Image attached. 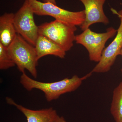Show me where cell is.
Listing matches in <instances>:
<instances>
[{"label": "cell", "mask_w": 122, "mask_h": 122, "mask_svg": "<svg viewBox=\"0 0 122 122\" xmlns=\"http://www.w3.org/2000/svg\"><path fill=\"white\" fill-rule=\"evenodd\" d=\"M111 10L120 18V25L115 38L104 49L100 61L91 71L92 73L108 72L113 65L118 55H120L122 48V10L118 12L113 9Z\"/></svg>", "instance_id": "obj_7"}, {"label": "cell", "mask_w": 122, "mask_h": 122, "mask_svg": "<svg viewBox=\"0 0 122 122\" xmlns=\"http://www.w3.org/2000/svg\"><path fill=\"white\" fill-rule=\"evenodd\" d=\"M77 30L75 25L56 20L38 26L39 35L50 39L66 52L73 46L76 36L75 33Z\"/></svg>", "instance_id": "obj_3"}, {"label": "cell", "mask_w": 122, "mask_h": 122, "mask_svg": "<svg viewBox=\"0 0 122 122\" xmlns=\"http://www.w3.org/2000/svg\"><path fill=\"white\" fill-rule=\"evenodd\" d=\"M42 1L44 2H50L53 4L56 5V0H42Z\"/></svg>", "instance_id": "obj_15"}, {"label": "cell", "mask_w": 122, "mask_h": 122, "mask_svg": "<svg viewBox=\"0 0 122 122\" xmlns=\"http://www.w3.org/2000/svg\"><path fill=\"white\" fill-rule=\"evenodd\" d=\"M54 122H66L65 119L62 116H60L58 115Z\"/></svg>", "instance_id": "obj_14"}, {"label": "cell", "mask_w": 122, "mask_h": 122, "mask_svg": "<svg viewBox=\"0 0 122 122\" xmlns=\"http://www.w3.org/2000/svg\"><path fill=\"white\" fill-rule=\"evenodd\" d=\"M15 66L8 51V48L0 43V69L7 70Z\"/></svg>", "instance_id": "obj_13"}, {"label": "cell", "mask_w": 122, "mask_h": 122, "mask_svg": "<svg viewBox=\"0 0 122 122\" xmlns=\"http://www.w3.org/2000/svg\"><path fill=\"white\" fill-rule=\"evenodd\" d=\"M35 14L28 0L14 14V23L18 34L32 45L35 46L38 35V26L36 25Z\"/></svg>", "instance_id": "obj_6"}, {"label": "cell", "mask_w": 122, "mask_h": 122, "mask_svg": "<svg viewBox=\"0 0 122 122\" xmlns=\"http://www.w3.org/2000/svg\"><path fill=\"white\" fill-rule=\"evenodd\" d=\"M90 72L83 77L74 75L71 78H65L54 82H45L36 81L22 73L20 83L27 91L37 89L43 92L48 102L56 100L63 94L74 91L78 89L83 81L92 74Z\"/></svg>", "instance_id": "obj_1"}, {"label": "cell", "mask_w": 122, "mask_h": 122, "mask_svg": "<svg viewBox=\"0 0 122 122\" xmlns=\"http://www.w3.org/2000/svg\"><path fill=\"white\" fill-rule=\"evenodd\" d=\"M120 55H121L122 56V49H121V51H120ZM121 72H122V69H121Z\"/></svg>", "instance_id": "obj_16"}, {"label": "cell", "mask_w": 122, "mask_h": 122, "mask_svg": "<svg viewBox=\"0 0 122 122\" xmlns=\"http://www.w3.org/2000/svg\"><path fill=\"white\" fill-rule=\"evenodd\" d=\"M8 51L15 65L20 72L28 70L35 78L37 77L38 60L35 46L29 43L19 34H17Z\"/></svg>", "instance_id": "obj_2"}, {"label": "cell", "mask_w": 122, "mask_h": 122, "mask_svg": "<svg viewBox=\"0 0 122 122\" xmlns=\"http://www.w3.org/2000/svg\"><path fill=\"white\" fill-rule=\"evenodd\" d=\"M34 13L39 16H48L55 20L80 26L85 19V10L72 12L58 7L50 2H44L38 0H28Z\"/></svg>", "instance_id": "obj_5"}, {"label": "cell", "mask_w": 122, "mask_h": 122, "mask_svg": "<svg viewBox=\"0 0 122 122\" xmlns=\"http://www.w3.org/2000/svg\"><path fill=\"white\" fill-rule=\"evenodd\" d=\"M85 7V19L80 26L83 31L89 28L90 26L97 23L109 24L108 18L104 13L103 6L106 0H79Z\"/></svg>", "instance_id": "obj_8"}, {"label": "cell", "mask_w": 122, "mask_h": 122, "mask_svg": "<svg viewBox=\"0 0 122 122\" xmlns=\"http://www.w3.org/2000/svg\"><path fill=\"white\" fill-rule=\"evenodd\" d=\"M75 36L76 44H81L87 50L91 61L98 62L101 59L105 44L116 34L117 30L113 27L107 29L106 32L97 33L89 28Z\"/></svg>", "instance_id": "obj_4"}, {"label": "cell", "mask_w": 122, "mask_h": 122, "mask_svg": "<svg viewBox=\"0 0 122 122\" xmlns=\"http://www.w3.org/2000/svg\"><path fill=\"white\" fill-rule=\"evenodd\" d=\"M110 112L115 122H122V80L113 92Z\"/></svg>", "instance_id": "obj_12"}, {"label": "cell", "mask_w": 122, "mask_h": 122, "mask_svg": "<svg viewBox=\"0 0 122 122\" xmlns=\"http://www.w3.org/2000/svg\"></svg>", "instance_id": "obj_17"}, {"label": "cell", "mask_w": 122, "mask_h": 122, "mask_svg": "<svg viewBox=\"0 0 122 122\" xmlns=\"http://www.w3.org/2000/svg\"><path fill=\"white\" fill-rule=\"evenodd\" d=\"M38 60L48 55L63 58L66 52L58 45L43 35H39L35 46Z\"/></svg>", "instance_id": "obj_10"}, {"label": "cell", "mask_w": 122, "mask_h": 122, "mask_svg": "<svg viewBox=\"0 0 122 122\" xmlns=\"http://www.w3.org/2000/svg\"><path fill=\"white\" fill-rule=\"evenodd\" d=\"M14 16L13 13H5L0 17V43L7 48L17 34L14 23Z\"/></svg>", "instance_id": "obj_11"}, {"label": "cell", "mask_w": 122, "mask_h": 122, "mask_svg": "<svg viewBox=\"0 0 122 122\" xmlns=\"http://www.w3.org/2000/svg\"><path fill=\"white\" fill-rule=\"evenodd\" d=\"M7 103L13 105L22 112L25 116L27 122H54L58 115L52 107L41 110H31L17 104L11 98H6Z\"/></svg>", "instance_id": "obj_9"}]
</instances>
